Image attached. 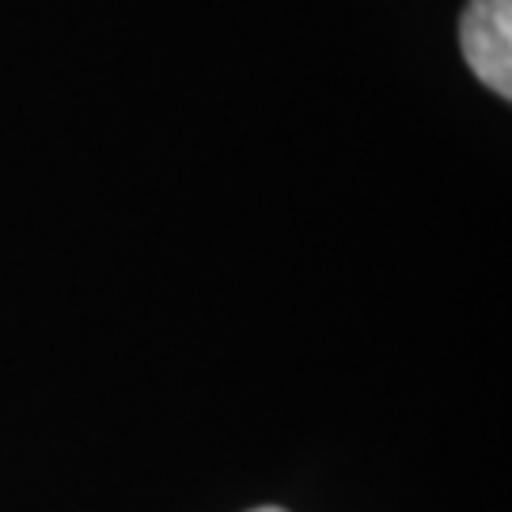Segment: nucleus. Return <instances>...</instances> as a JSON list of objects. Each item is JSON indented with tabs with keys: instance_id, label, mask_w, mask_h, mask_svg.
<instances>
[{
	"instance_id": "f257e3e1",
	"label": "nucleus",
	"mask_w": 512,
	"mask_h": 512,
	"mask_svg": "<svg viewBox=\"0 0 512 512\" xmlns=\"http://www.w3.org/2000/svg\"><path fill=\"white\" fill-rule=\"evenodd\" d=\"M459 50L501 99L512 95V0H471L459 16Z\"/></svg>"
},
{
	"instance_id": "f03ea898",
	"label": "nucleus",
	"mask_w": 512,
	"mask_h": 512,
	"mask_svg": "<svg viewBox=\"0 0 512 512\" xmlns=\"http://www.w3.org/2000/svg\"><path fill=\"white\" fill-rule=\"evenodd\" d=\"M255 512H285V509H274V505H270V509H255Z\"/></svg>"
}]
</instances>
